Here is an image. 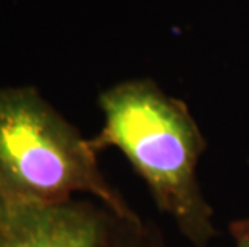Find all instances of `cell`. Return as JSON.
Listing matches in <instances>:
<instances>
[{
	"instance_id": "3",
	"label": "cell",
	"mask_w": 249,
	"mask_h": 247,
	"mask_svg": "<svg viewBox=\"0 0 249 247\" xmlns=\"http://www.w3.org/2000/svg\"><path fill=\"white\" fill-rule=\"evenodd\" d=\"M111 212L93 199L50 206L0 202V247H103Z\"/></svg>"
},
{
	"instance_id": "2",
	"label": "cell",
	"mask_w": 249,
	"mask_h": 247,
	"mask_svg": "<svg viewBox=\"0 0 249 247\" xmlns=\"http://www.w3.org/2000/svg\"><path fill=\"white\" fill-rule=\"evenodd\" d=\"M77 196L118 217L139 215L105 177L90 138L34 87H2L0 202L50 206Z\"/></svg>"
},
{
	"instance_id": "1",
	"label": "cell",
	"mask_w": 249,
	"mask_h": 247,
	"mask_svg": "<svg viewBox=\"0 0 249 247\" xmlns=\"http://www.w3.org/2000/svg\"><path fill=\"white\" fill-rule=\"evenodd\" d=\"M98 106L103 125L90 138L93 148L118 149L180 234L209 247L219 230L198 178L208 141L187 103L151 79H129L100 93Z\"/></svg>"
},
{
	"instance_id": "5",
	"label": "cell",
	"mask_w": 249,
	"mask_h": 247,
	"mask_svg": "<svg viewBox=\"0 0 249 247\" xmlns=\"http://www.w3.org/2000/svg\"><path fill=\"white\" fill-rule=\"evenodd\" d=\"M229 234L233 241V247H249V217L231 220Z\"/></svg>"
},
{
	"instance_id": "4",
	"label": "cell",
	"mask_w": 249,
	"mask_h": 247,
	"mask_svg": "<svg viewBox=\"0 0 249 247\" xmlns=\"http://www.w3.org/2000/svg\"><path fill=\"white\" fill-rule=\"evenodd\" d=\"M103 247H169L162 231L142 215L118 217L111 212Z\"/></svg>"
}]
</instances>
